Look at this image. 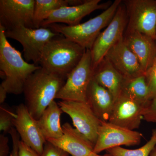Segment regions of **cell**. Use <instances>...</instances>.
I'll return each mask as SVG.
<instances>
[{"instance_id": "obj_3", "label": "cell", "mask_w": 156, "mask_h": 156, "mask_svg": "<svg viewBox=\"0 0 156 156\" xmlns=\"http://www.w3.org/2000/svg\"><path fill=\"white\" fill-rule=\"evenodd\" d=\"M86 50L65 37L58 36L45 45L39 63L43 68L66 79L80 61Z\"/></svg>"}, {"instance_id": "obj_28", "label": "cell", "mask_w": 156, "mask_h": 156, "mask_svg": "<svg viewBox=\"0 0 156 156\" xmlns=\"http://www.w3.org/2000/svg\"><path fill=\"white\" fill-rule=\"evenodd\" d=\"M18 156H42L21 140L18 145Z\"/></svg>"}, {"instance_id": "obj_27", "label": "cell", "mask_w": 156, "mask_h": 156, "mask_svg": "<svg viewBox=\"0 0 156 156\" xmlns=\"http://www.w3.org/2000/svg\"><path fill=\"white\" fill-rule=\"evenodd\" d=\"M42 156H69V154L64 150L47 141L44 146Z\"/></svg>"}, {"instance_id": "obj_21", "label": "cell", "mask_w": 156, "mask_h": 156, "mask_svg": "<svg viewBox=\"0 0 156 156\" xmlns=\"http://www.w3.org/2000/svg\"><path fill=\"white\" fill-rule=\"evenodd\" d=\"M80 0H35L33 17L34 28L41 27L42 23L53 11L66 6L81 5Z\"/></svg>"}, {"instance_id": "obj_18", "label": "cell", "mask_w": 156, "mask_h": 156, "mask_svg": "<svg viewBox=\"0 0 156 156\" xmlns=\"http://www.w3.org/2000/svg\"><path fill=\"white\" fill-rule=\"evenodd\" d=\"M87 100L98 119L102 122H108L115 101L108 90L92 79L87 89Z\"/></svg>"}, {"instance_id": "obj_26", "label": "cell", "mask_w": 156, "mask_h": 156, "mask_svg": "<svg viewBox=\"0 0 156 156\" xmlns=\"http://www.w3.org/2000/svg\"><path fill=\"white\" fill-rule=\"evenodd\" d=\"M143 119L149 122H156V96L144 106Z\"/></svg>"}, {"instance_id": "obj_34", "label": "cell", "mask_w": 156, "mask_h": 156, "mask_svg": "<svg viewBox=\"0 0 156 156\" xmlns=\"http://www.w3.org/2000/svg\"></svg>"}, {"instance_id": "obj_30", "label": "cell", "mask_w": 156, "mask_h": 156, "mask_svg": "<svg viewBox=\"0 0 156 156\" xmlns=\"http://www.w3.org/2000/svg\"><path fill=\"white\" fill-rule=\"evenodd\" d=\"M9 139L5 134L0 135V156H8L9 154Z\"/></svg>"}, {"instance_id": "obj_4", "label": "cell", "mask_w": 156, "mask_h": 156, "mask_svg": "<svg viewBox=\"0 0 156 156\" xmlns=\"http://www.w3.org/2000/svg\"><path fill=\"white\" fill-rule=\"evenodd\" d=\"M122 0H115L109 7L97 16L74 26L53 23L47 27L76 43L86 50H91L95 40L114 17Z\"/></svg>"}, {"instance_id": "obj_12", "label": "cell", "mask_w": 156, "mask_h": 156, "mask_svg": "<svg viewBox=\"0 0 156 156\" xmlns=\"http://www.w3.org/2000/svg\"><path fill=\"white\" fill-rule=\"evenodd\" d=\"M13 123L21 141L42 155L47 140L40 130L37 121L32 116L24 104L16 107Z\"/></svg>"}, {"instance_id": "obj_29", "label": "cell", "mask_w": 156, "mask_h": 156, "mask_svg": "<svg viewBox=\"0 0 156 156\" xmlns=\"http://www.w3.org/2000/svg\"><path fill=\"white\" fill-rule=\"evenodd\" d=\"M12 138V150L9 156H18V145H19V135L15 128H12L10 133Z\"/></svg>"}, {"instance_id": "obj_31", "label": "cell", "mask_w": 156, "mask_h": 156, "mask_svg": "<svg viewBox=\"0 0 156 156\" xmlns=\"http://www.w3.org/2000/svg\"><path fill=\"white\" fill-rule=\"evenodd\" d=\"M8 93L6 89L0 85V103L3 104L6 98V96Z\"/></svg>"}, {"instance_id": "obj_13", "label": "cell", "mask_w": 156, "mask_h": 156, "mask_svg": "<svg viewBox=\"0 0 156 156\" xmlns=\"http://www.w3.org/2000/svg\"><path fill=\"white\" fill-rule=\"evenodd\" d=\"M101 0H86L81 5L66 6L53 11L41 25V27L57 23H66L68 26L80 24L84 17L98 10H105L112 5V2L100 3Z\"/></svg>"}, {"instance_id": "obj_15", "label": "cell", "mask_w": 156, "mask_h": 156, "mask_svg": "<svg viewBox=\"0 0 156 156\" xmlns=\"http://www.w3.org/2000/svg\"><path fill=\"white\" fill-rule=\"evenodd\" d=\"M105 57L125 79L144 74L139 60L123 39L111 48Z\"/></svg>"}, {"instance_id": "obj_22", "label": "cell", "mask_w": 156, "mask_h": 156, "mask_svg": "<svg viewBox=\"0 0 156 156\" xmlns=\"http://www.w3.org/2000/svg\"><path fill=\"white\" fill-rule=\"evenodd\" d=\"M122 93L144 106L152 99L144 74L131 79H125Z\"/></svg>"}, {"instance_id": "obj_16", "label": "cell", "mask_w": 156, "mask_h": 156, "mask_svg": "<svg viewBox=\"0 0 156 156\" xmlns=\"http://www.w3.org/2000/svg\"><path fill=\"white\" fill-rule=\"evenodd\" d=\"M63 135L58 139H48L52 143L72 156H101L94 152V145L70 124L62 126Z\"/></svg>"}, {"instance_id": "obj_17", "label": "cell", "mask_w": 156, "mask_h": 156, "mask_svg": "<svg viewBox=\"0 0 156 156\" xmlns=\"http://www.w3.org/2000/svg\"><path fill=\"white\" fill-rule=\"evenodd\" d=\"M123 40L139 60L145 74L156 56V41L139 32L127 30L125 32Z\"/></svg>"}, {"instance_id": "obj_6", "label": "cell", "mask_w": 156, "mask_h": 156, "mask_svg": "<svg viewBox=\"0 0 156 156\" xmlns=\"http://www.w3.org/2000/svg\"><path fill=\"white\" fill-rule=\"evenodd\" d=\"M7 38L14 39L22 45L25 61L39 63L45 45L53 38L59 35L48 27L32 28L20 25L5 30Z\"/></svg>"}, {"instance_id": "obj_25", "label": "cell", "mask_w": 156, "mask_h": 156, "mask_svg": "<svg viewBox=\"0 0 156 156\" xmlns=\"http://www.w3.org/2000/svg\"><path fill=\"white\" fill-rule=\"evenodd\" d=\"M152 99L156 96V56L151 67L144 74Z\"/></svg>"}, {"instance_id": "obj_23", "label": "cell", "mask_w": 156, "mask_h": 156, "mask_svg": "<svg viewBox=\"0 0 156 156\" xmlns=\"http://www.w3.org/2000/svg\"><path fill=\"white\" fill-rule=\"evenodd\" d=\"M156 146V128L153 130L150 139L144 145L136 149H128L121 147L107 150L111 156H149Z\"/></svg>"}, {"instance_id": "obj_33", "label": "cell", "mask_w": 156, "mask_h": 156, "mask_svg": "<svg viewBox=\"0 0 156 156\" xmlns=\"http://www.w3.org/2000/svg\"><path fill=\"white\" fill-rule=\"evenodd\" d=\"M101 156H111L109 154H106L104 155Z\"/></svg>"}, {"instance_id": "obj_2", "label": "cell", "mask_w": 156, "mask_h": 156, "mask_svg": "<svg viewBox=\"0 0 156 156\" xmlns=\"http://www.w3.org/2000/svg\"><path fill=\"white\" fill-rule=\"evenodd\" d=\"M41 66L29 63L23 59L20 51L12 47L0 25V70L4 77L1 85L8 93L19 95L29 77Z\"/></svg>"}, {"instance_id": "obj_14", "label": "cell", "mask_w": 156, "mask_h": 156, "mask_svg": "<svg viewBox=\"0 0 156 156\" xmlns=\"http://www.w3.org/2000/svg\"><path fill=\"white\" fill-rule=\"evenodd\" d=\"M144 105L121 93L115 101L108 122L131 130L139 128Z\"/></svg>"}, {"instance_id": "obj_11", "label": "cell", "mask_w": 156, "mask_h": 156, "mask_svg": "<svg viewBox=\"0 0 156 156\" xmlns=\"http://www.w3.org/2000/svg\"><path fill=\"white\" fill-rule=\"evenodd\" d=\"M35 0H1L0 25L5 30L19 26L34 28Z\"/></svg>"}, {"instance_id": "obj_9", "label": "cell", "mask_w": 156, "mask_h": 156, "mask_svg": "<svg viewBox=\"0 0 156 156\" xmlns=\"http://www.w3.org/2000/svg\"><path fill=\"white\" fill-rule=\"evenodd\" d=\"M58 105L71 118L76 129L95 146L101 121L96 117L87 102L62 101Z\"/></svg>"}, {"instance_id": "obj_10", "label": "cell", "mask_w": 156, "mask_h": 156, "mask_svg": "<svg viewBox=\"0 0 156 156\" xmlns=\"http://www.w3.org/2000/svg\"><path fill=\"white\" fill-rule=\"evenodd\" d=\"M142 137V134L138 131L123 128L109 122L101 121L93 151L98 154L112 148L138 145Z\"/></svg>"}, {"instance_id": "obj_5", "label": "cell", "mask_w": 156, "mask_h": 156, "mask_svg": "<svg viewBox=\"0 0 156 156\" xmlns=\"http://www.w3.org/2000/svg\"><path fill=\"white\" fill-rule=\"evenodd\" d=\"M93 75L91 50H87L80 62L68 75L56 99L87 102V89Z\"/></svg>"}, {"instance_id": "obj_24", "label": "cell", "mask_w": 156, "mask_h": 156, "mask_svg": "<svg viewBox=\"0 0 156 156\" xmlns=\"http://www.w3.org/2000/svg\"><path fill=\"white\" fill-rule=\"evenodd\" d=\"M15 113L4 106L3 104L0 107V130L4 134L10 133L14 128L13 121Z\"/></svg>"}, {"instance_id": "obj_7", "label": "cell", "mask_w": 156, "mask_h": 156, "mask_svg": "<svg viewBox=\"0 0 156 156\" xmlns=\"http://www.w3.org/2000/svg\"><path fill=\"white\" fill-rule=\"evenodd\" d=\"M128 21L126 7L122 1L112 21L101 32L90 50L93 70L104 58L109 50L124 38Z\"/></svg>"}, {"instance_id": "obj_20", "label": "cell", "mask_w": 156, "mask_h": 156, "mask_svg": "<svg viewBox=\"0 0 156 156\" xmlns=\"http://www.w3.org/2000/svg\"><path fill=\"white\" fill-rule=\"evenodd\" d=\"M62 112L58 104L53 101L37 120L39 128L46 140L58 139L63 136V129L60 123Z\"/></svg>"}, {"instance_id": "obj_1", "label": "cell", "mask_w": 156, "mask_h": 156, "mask_svg": "<svg viewBox=\"0 0 156 156\" xmlns=\"http://www.w3.org/2000/svg\"><path fill=\"white\" fill-rule=\"evenodd\" d=\"M66 79L41 67L26 82L23 92L25 106L32 116L38 120L45 110L56 99Z\"/></svg>"}, {"instance_id": "obj_19", "label": "cell", "mask_w": 156, "mask_h": 156, "mask_svg": "<svg viewBox=\"0 0 156 156\" xmlns=\"http://www.w3.org/2000/svg\"><path fill=\"white\" fill-rule=\"evenodd\" d=\"M92 79L108 90L115 101L122 93L125 80L105 57L93 70Z\"/></svg>"}, {"instance_id": "obj_32", "label": "cell", "mask_w": 156, "mask_h": 156, "mask_svg": "<svg viewBox=\"0 0 156 156\" xmlns=\"http://www.w3.org/2000/svg\"><path fill=\"white\" fill-rule=\"evenodd\" d=\"M150 156H156V146L154 148L153 151H152Z\"/></svg>"}, {"instance_id": "obj_8", "label": "cell", "mask_w": 156, "mask_h": 156, "mask_svg": "<svg viewBox=\"0 0 156 156\" xmlns=\"http://www.w3.org/2000/svg\"><path fill=\"white\" fill-rule=\"evenodd\" d=\"M126 30L135 31L156 40V0H125Z\"/></svg>"}]
</instances>
